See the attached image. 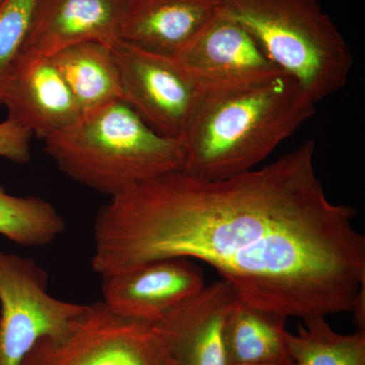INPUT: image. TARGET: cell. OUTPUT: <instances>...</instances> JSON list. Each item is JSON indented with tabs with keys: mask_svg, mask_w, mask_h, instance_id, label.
Instances as JSON below:
<instances>
[{
	"mask_svg": "<svg viewBox=\"0 0 365 365\" xmlns=\"http://www.w3.org/2000/svg\"><path fill=\"white\" fill-rule=\"evenodd\" d=\"M287 318L237 299L225 322L227 365L294 364L288 351Z\"/></svg>",
	"mask_w": 365,
	"mask_h": 365,
	"instance_id": "obj_14",
	"label": "cell"
},
{
	"mask_svg": "<svg viewBox=\"0 0 365 365\" xmlns=\"http://www.w3.org/2000/svg\"><path fill=\"white\" fill-rule=\"evenodd\" d=\"M83 307L52 297L34 259L0 250V365H21L38 341L63 331Z\"/></svg>",
	"mask_w": 365,
	"mask_h": 365,
	"instance_id": "obj_6",
	"label": "cell"
},
{
	"mask_svg": "<svg viewBox=\"0 0 365 365\" xmlns=\"http://www.w3.org/2000/svg\"><path fill=\"white\" fill-rule=\"evenodd\" d=\"M66 230L63 217L41 197L7 193L0 185V235L21 247H44Z\"/></svg>",
	"mask_w": 365,
	"mask_h": 365,
	"instance_id": "obj_17",
	"label": "cell"
},
{
	"mask_svg": "<svg viewBox=\"0 0 365 365\" xmlns=\"http://www.w3.org/2000/svg\"><path fill=\"white\" fill-rule=\"evenodd\" d=\"M0 106L9 119L43 140L81 115L50 59L16 61L0 86Z\"/></svg>",
	"mask_w": 365,
	"mask_h": 365,
	"instance_id": "obj_12",
	"label": "cell"
},
{
	"mask_svg": "<svg viewBox=\"0 0 365 365\" xmlns=\"http://www.w3.org/2000/svg\"><path fill=\"white\" fill-rule=\"evenodd\" d=\"M222 0H126L120 39L177 57L222 13Z\"/></svg>",
	"mask_w": 365,
	"mask_h": 365,
	"instance_id": "obj_13",
	"label": "cell"
},
{
	"mask_svg": "<svg viewBox=\"0 0 365 365\" xmlns=\"http://www.w3.org/2000/svg\"><path fill=\"white\" fill-rule=\"evenodd\" d=\"M44 143L64 175L110 198L184 165L181 140L160 135L122 100L83 113Z\"/></svg>",
	"mask_w": 365,
	"mask_h": 365,
	"instance_id": "obj_3",
	"label": "cell"
},
{
	"mask_svg": "<svg viewBox=\"0 0 365 365\" xmlns=\"http://www.w3.org/2000/svg\"><path fill=\"white\" fill-rule=\"evenodd\" d=\"M237 299L230 283L215 281L151 323L160 364L227 365L223 329Z\"/></svg>",
	"mask_w": 365,
	"mask_h": 365,
	"instance_id": "obj_9",
	"label": "cell"
},
{
	"mask_svg": "<svg viewBox=\"0 0 365 365\" xmlns=\"http://www.w3.org/2000/svg\"><path fill=\"white\" fill-rule=\"evenodd\" d=\"M287 346L294 365H365V332L337 333L325 317L302 319Z\"/></svg>",
	"mask_w": 365,
	"mask_h": 365,
	"instance_id": "obj_16",
	"label": "cell"
},
{
	"mask_svg": "<svg viewBox=\"0 0 365 365\" xmlns=\"http://www.w3.org/2000/svg\"><path fill=\"white\" fill-rule=\"evenodd\" d=\"M314 113L316 103L284 72L245 90L205 95L181 140V170L217 180L254 170Z\"/></svg>",
	"mask_w": 365,
	"mask_h": 365,
	"instance_id": "obj_2",
	"label": "cell"
},
{
	"mask_svg": "<svg viewBox=\"0 0 365 365\" xmlns=\"http://www.w3.org/2000/svg\"><path fill=\"white\" fill-rule=\"evenodd\" d=\"M176 58L204 95L245 90L282 72L240 24L222 13Z\"/></svg>",
	"mask_w": 365,
	"mask_h": 365,
	"instance_id": "obj_8",
	"label": "cell"
},
{
	"mask_svg": "<svg viewBox=\"0 0 365 365\" xmlns=\"http://www.w3.org/2000/svg\"><path fill=\"white\" fill-rule=\"evenodd\" d=\"M32 137L30 131L6 118L0 122V158L16 163H28Z\"/></svg>",
	"mask_w": 365,
	"mask_h": 365,
	"instance_id": "obj_19",
	"label": "cell"
},
{
	"mask_svg": "<svg viewBox=\"0 0 365 365\" xmlns=\"http://www.w3.org/2000/svg\"><path fill=\"white\" fill-rule=\"evenodd\" d=\"M2 1H4V0H0V4H1Z\"/></svg>",
	"mask_w": 365,
	"mask_h": 365,
	"instance_id": "obj_22",
	"label": "cell"
},
{
	"mask_svg": "<svg viewBox=\"0 0 365 365\" xmlns=\"http://www.w3.org/2000/svg\"><path fill=\"white\" fill-rule=\"evenodd\" d=\"M103 304L122 318L155 323L204 284L202 270L188 259L148 262L102 277Z\"/></svg>",
	"mask_w": 365,
	"mask_h": 365,
	"instance_id": "obj_10",
	"label": "cell"
},
{
	"mask_svg": "<svg viewBox=\"0 0 365 365\" xmlns=\"http://www.w3.org/2000/svg\"><path fill=\"white\" fill-rule=\"evenodd\" d=\"M230 365H283V364H230ZM294 365V364H289Z\"/></svg>",
	"mask_w": 365,
	"mask_h": 365,
	"instance_id": "obj_21",
	"label": "cell"
},
{
	"mask_svg": "<svg viewBox=\"0 0 365 365\" xmlns=\"http://www.w3.org/2000/svg\"><path fill=\"white\" fill-rule=\"evenodd\" d=\"M222 14L240 24L316 104L347 83L351 50L317 0H222Z\"/></svg>",
	"mask_w": 365,
	"mask_h": 365,
	"instance_id": "obj_4",
	"label": "cell"
},
{
	"mask_svg": "<svg viewBox=\"0 0 365 365\" xmlns=\"http://www.w3.org/2000/svg\"><path fill=\"white\" fill-rule=\"evenodd\" d=\"M81 114L122 100L121 81L111 46L83 42L56 53L51 58Z\"/></svg>",
	"mask_w": 365,
	"mask_h": 365,
	"instance_id": "obj_15",
	"label": "cell"
},
{
	"mask_svg": "<svg viewBox=\"0 0 365 365\" xmlns=\"http://www.w3.org/2000/svg\"><path fill=\"white\" fill-rule=\"evenodd\" d=\"M38 0H4L0 4V86L25 45Z\"/></svg>",
	"mask_w": 365,
	"mask_h": 365,
	"instance_id": "obj_18",
	"label": "cell"
},
{
	"mask_svg": "<svg viewBox=\"0 0 365 365\" xmlns=\"http://www.w3.org/2000/svg\"><path fill=\"white\" fill-rule=\"evenodd\" d=\"M309 139L260 170L207 180L182 170L110 198L93 225L101 277L163 259L215 269L249 306L284 317L351 311L365 285L357 210L327 197Z\"/></svg>",
	"mask_w": 365,
	"mask_h": 365,
	"instance_id": "obj_1",
	"label": "cell"
},
{
	"mask_svg": "<svg viewBox=\"0 0 365 365\" xmlns=\"http://www.w3.org/2000/svg\"><path fill=\"white\" fill-rule=\"evenodd\" d=\"M21 365H162L151 323L85 304L67 328L38 341Z\"/></svg>",
	"mask_w": 365,
	"mask_h": 365,
	"instance_id": "obj_5",
	"label": "cell"
},
{
	"mask_svg": "<svg viewBox=\"0 0 365 365\" xmlns=\"http://www.w3.org/2000/svg\"><path fill=\"white\" fill-rule=\"evenodd\" d=\"M126 0H38L16 61L49 59L71 46L120 39Z\"/></svg>",
	"mask_w": 365,
	"mask_h": 365,
	"instance_id": "obj_11",
	"label": "cell"
},
{
	"mask_svg": "<svg viewBox=\"0 0 365 365\" xmlns=\"http://www.w3.org/2000/svg\"><path fill=\"white\" fill-rule=\"evenodd\" d=\"M122 101L160 135L182 140L204 93L176 57L141 49L121 39L111 45Z\"/></svg>",
	"mask_w": 365,
	"mask_h": 365,
	"instance_id": "obj_7",
	"label": "cell"
},
{
	"mask_svg": "<svg viewBox=\"0 0 365 365\" xmlns=\"http://www.w3.org/2000/svg\"><path fill=\"white\" fill-rule=\"evenodd\" d=\"M350 313L353 314V319L359 331L365 332V285L357 292Z\"/></svg>",
	"mask_w": 365,
	"mask_h": 365,
	"instance_id": "obj_20",
	"label": "cell"
}]
</instances>
